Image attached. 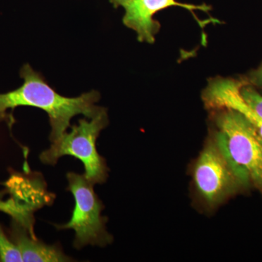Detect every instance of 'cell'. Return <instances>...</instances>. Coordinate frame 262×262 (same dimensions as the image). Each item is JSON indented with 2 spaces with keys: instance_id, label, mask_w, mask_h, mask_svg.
<instances>
[{
  "instance_id": "obj_1",
  "label": "cell",
  "mask_w": 262,
  "mask_h": 262,
  "mask_svg": "<svg viewBox=\"0 0 262 262\" xmlns=\"http://www.w3.org/2000/svg\"><path fill=\"white\" fill-rule=\"evenodd\" d=\"M20 76L24 80L21 86L14 91L0 94V121L13 123V117L8 113V110L18 106L40 108L49 117L51 142L67 132L71 127V120L76 115L94 118L105 108L96 105L100 99L98 91H91L78 97H65L52 89L41 74L28 63L20 69Z\"/></svg>"
},
{
  "instance_id": "obj_2",
  "label": "cell",
  "mask_w": 262,
  "mask_h": 262,
  "mask_svg": "<svg viewBox=\"0 0 262 262\" xmlns=\"http://www.w3.org/2000/svg\"><path fill=\"white\" fill-rule=\"evenodd\" d=\"M215 123V143L241 184L262 188V137L256 127L232 110H222Z\"/></svg>"
},
{
  "instance_id": "obj_3",
  "label": "cell",
  "mask_w": 262,
  "mask_h": 262,
  "mask_svg": "<svg viewBox=\"0 0 262 262\" xmlns=\"http://www.w3.org/2000/svg\"><path fill=\"white\" fill-rule=\"evenodd\" d=\"M108 119L106 108L94 118H83L78 125L71 126L70 133L51 142L49 149L39 155V159L46 165L54 166L61 157H75L83 163L84 176L94 184H102L108 177V168L106 160L98 154L96 140L100 133L107 126Z\"/></svg>"
},
{
  "instance_id": "obj_4",
  "label": "cell",
  "mask_w": 262,
  "mask_h": 262,
  "mask_svg": "<svg viewBox=\"0 0 262 262\" xmlns=\"http://www.w3.org/2000/svg\"><path fill=\"white\" fill-rule=\"evenodd\" d=\"M70 190L75 198L72 219L64 225H55L58 230L73 229L75 232L74 247L81 249L87 245L104 247L111 244L113 237L106 229V217L101 215L103 206L95 192L94 184L84 174L69 172L67 174Z\"/></svg>"
},
{
  "instance_id": "obj_5",
  "label": "cell",
  "mask_w": 262,
  "mask_h": 262,
  "mask_svg": "<svg viewBox=\"0 0 262 262\" xmlns=\"http://www.w3.org/2000/svg\"><path fill=\"white\" fill-rule=\"evenodd\" d=\"M194 181L200 195L211 207L220 204L242 185L214 139L207 144L196 161Z\"/></svg>"
},
{
  "instance_id": "obj_6",
  "label": "cell",
  "mask_w": 262,
  "mask_h": 262,
  "mask_svg": "<svg viewBox=\"0 0 262 262\" xmlns=\"http://www.w3.org/2000/svg\"><path fill=\"white\" fill-rule=\"evenodd\" d=\"M178 6L190 11L199 10L208 12L206 5L184 4L177 0H128L123 5L125 15L123 23L129 29L135 31L138 39L141 42L153 43L160 24L154 20V15L160 10Z\"/></svg>"
},
{
  "instance_id": "obj_7",
  "label": "cell",
  "mask_w": 262,
  "mask_h": 262,
  "mask_svg": "<svg viewBox=\"0 0 262 262\" xmlns=\"http://www.w3.org/2000/svg\"><path fill=\"white\" fill-rule=\"evenodd\" d=\"M244 84L242 81L232 79H215L205 89L203 101L209 108L232 110L241 113L256 127L262 137V117L243 97L241 89Z\"/></svg>"
},
{
  "instance_id": "obj_8",
  "label": "cell",
  "mask_w": 262,
  "mask_h": 262,
  "mask_svg": "<svg viewBox=\"0 0 262 262\" xmlns=\"http://www.w3.org/2000/svg\"><path fill=\"white\" fill-rule=\"evenodd\" d=\"M11 237L20 250L24 261L59 262L72 261L57 245L48 246L38 241L28 228L13 220Z\"/></svg>"
},
{
  "instance_id": "obj_9",
  "label": "cell",
  "mask_w": 262,
  "mask_h": 262,
  "mask_svg": "<svg viewBox=\"0 0 262 262\" xmlns=\"http://www.w3.org/2000/svg\"><path fill=\"white\" fill-rule=\"evenodd\" d=\"M8 190L14 196V201L31 213L36 208L46 204L51 194L47 192L40 179L30 181L23 177H10L7 183Z\"/></svg>"
},
{
  "instance_id": "obj_10",
  "label": "cell",
  "mask_w": 262,
  "mask_h": 262,
  "mask_svg": "<svg viewBox=\"0 0 262 262\" xmlns=\"http://www.w3.org/2000/svg\"><path fill=\"white\" fill-rule=\"evenodd\" d=\"M0 211L5 212L13 217V220L18 221L28 228L30 232H34V218L32 213H29L26 208L20 206L13 199L8 201H0Z\"/></svg>"
},
{
  "instance_id": "obj_11",
  "label": "cell",
  "mask_w": 262,
  "mask_h": 262,
  "mask_svg": "<svg viewBox=\"0 0 262 262\" xmlns=\"http://www.w3.org/2000/svg\"><path fill=\"white\" fill-rule=\"evenodd\" d=\"M0 259L2 261H24L18 246L5 235L0 226Z\"/></svg>"
},
{
  "instance_id": "obj_12",
  "label": "cell",
  "mask_w": 262,
  "mask_h": 262,
  "mask_svg": "<svg viewBox=\"0 0 262 262\" xmlns=\"http://www.w3.org/2000/svg\"><path fill=\"white\" fill-rule=\"evenodd\" d=\"M241 94L246 101L262 117V96L253 88L244 84L241 89Z\"/></svg>"
},
{
  "instance_id": "obj_13",
  "label": "cell",
  "mask_w": 262,
  "mask_h": 262,
  "mask_svg": "<svg viewBox=\"0 0 262 262\" xmlns=\"http://www.w3.org/2000/svg\"><path fill=\"white\" fill-rule=\"evenodd\" d=\"M252 79L255 84L262 88V66L253 73Z\"/></svg>"
},
{
  "instance_id": "obj_14",
  "label": "cell",
  "mask_w": 262,
  "mask_h": 262,
  "mask_svg": "<svg viewBox=\"0 0 262 262\" xmlns=\"http://www.w3.org/2000/svg\"><path fill=\"white\" fill-rule=\"evenodd\" d=\"M127 1L128 0H110V2L113 3L114 6L116 7V8L117 7L123 6Z\"/></svg>"
}]
</instances>
